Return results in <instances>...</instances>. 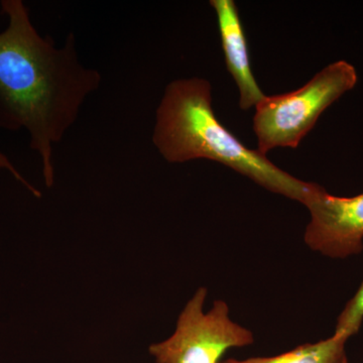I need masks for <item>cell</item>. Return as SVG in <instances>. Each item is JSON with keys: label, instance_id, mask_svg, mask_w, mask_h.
<instances>
[{"label": "cell", "instance_id": "cell-4", "mask_svg": "<svg viewBox=\"0 0 363 363\" xmlns=\"http://www.w3.org/2000/svg\"><path fill=\"white\" fill-rule=\"evenodd\" d=\"M206 296V288L198 289L182 311L173 335L150 346L157 363H219L229 348L253 343L252 332L230 319L223 301L204 312Z\"/></svg>", "mask_w": 363, "mask_h": 363}, {"label": "cell", "instance_id": "cell-7", "mask_svg": "<svg viewBox=\"0 0 363 363\" xmlns=\"http://www.w3.org/2000/svg\"><path fill=\"white\" fill-rule=\"evenodd\" d=\"M348 339L346 336L334 333L326 340L304 344L277 357L228 359L222 363H348L345 350Z\"/></svg>", "mask_w": 363, "mask_h": 363}, {"label": "cell", "instance_id": "cell-9", "mask_svg": "<svg viewBox=\"0 0 363 363\" xmlns=\"http://www.w3.org/2000/svg\"><path fill=\"white\" fill-rule=\"evenodd\" d=\"M0 169L9 172V173L11 174L16 181L23 184V185L25 186V187L28 189L33 196H35V197L40 198V196H42L40 191L33 187L32 184H30V182H28V180L25 179V177L21 175V172L16 168L13 162L9 159V157H7L4 152H1V150H0Z\"/></svg>", "mask_w": 363, "mask_h": 363}, {"label": "cell", "instance_id": "cell-8", "mask_svg": "<svg viewBox=\"0 0 363 363\" xmlns=\"http://www.w3.org/2000/svg\"><path fill=\"white\" fill-rule=\"evenodd\" d=\"M363 322V281L354 297L346 304L338 317L335 334L350 338L359 331Z\"/></svg>", "mask_w": 363, "mask_h": 363}, {"label": "cell", "instance_id": "cell-3", "mask_svg": "<svg viewBox=\"0 0 363 363\" xmlns=\"http://www.w3.org/2000/svg\"><path fill=\"white\" fill-rule=\"evenodd\" d=\"M357 81V69L342 60L325 67L300 89L264 97L253 117L257 150L267 156L276 147H298L320 116Z\"/></svg>", "mask_w": 363, "mask_h": 363}, {"label": "cell", "instance_id": "cell-6", "mask_svg": "<svg viewBox=\"0 0 363 363\" xmlns=\"http://www.w3.org/2000/svg\"><path fill=\"white\" fill-rule=\"evenodd\" d=\"M210 4L216 13L227 70L240 89V108L248 111L257 106L266 95L260 89L252 73L247 35L238 6L233 0H211Z\"/></svg>", "mask_w": 363, "mask_h": 363}, {"label": "cell", "instance_id": "cell-2", "mask_svg": "<svg viewBox=\"0 0 363 363\" xmlns=\"http://www.w3.org/2000/svg\"><path fill=\"white\" fill-rule=\"evenodd\" d=\"M152 143L169 162H218L267 190L303 204L317 185L278 168L227 130L215 116L211 84L206 79H178L167 86L157 109Z\"/></svg>", "mask_w": 363, "mask_h": 363}, {"label": "cell", "instance_id": "cell-10", "mask_svg": "<svg viewBox=\"0 0 363 363\" xmlns=\"http://www.w3.org/2000/svg\"><path fill=\"white\" fill-rule=\"evenodd\" d=\"M219 363H222V362H219Z\"/></svg>", "mask_w": 363, "mask_h": 363}, {"label": "cell", "instance_id": "cell-1", "mask_svg": "<svg viewBox=\"0 0 363 363\" xmlns=\"http://www.w3.org/2000/svg\"><path fill=\"white\" fill-rule=\"evenodd\" d=\"M9 23L0 33V128L26 130L42 162L45 186L54 184L52 150L77 121L102 77L79 60L73 33L64 47L42 37L21 0H2Z\"/></svg>", "mask_w": 363, "mask_h": 363}, {"label": "cell", "instance_id": "cell-5", "mask_svg": "<svg viewBox=\"0 0 363 363\" xmlns=\"http://www.w3.org/2000/svg\"><path fill=\"white\" fill-rule=\"evenodd\" d=\"M304 205L311 213L305 233L308 247L333 259L362 252L363 192L337 197L317 184Z\"/></svg>", "mask_w": 363, "mask_h": 363}]
</instances>
